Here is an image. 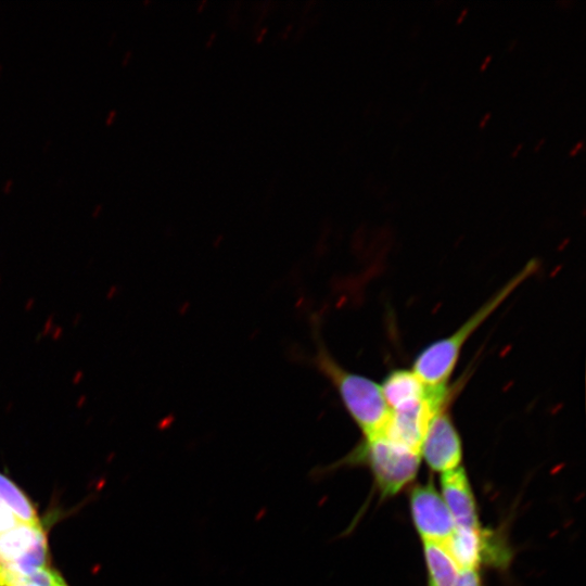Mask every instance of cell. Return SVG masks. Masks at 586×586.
Returning <instances> with one entry per match:
<instances>
[{
  "mask_svg": "<svg viewBox=\"0 0 586 586\" xmlns=\"http://www.w3.org/2000/svg\"><path fill=\"white\" fill-rule=\"evenodd\" d=\"M538 268L539 262L531 259L453 334L423 348L415 358L411 370L428 386H446L458 362L461 348L468 339Z\"/></svg>",
  "mask_w": 586,
  "mask_h": 586,
  "instance_id": "1",
  "label": "cell"
},
{
  "mask_svg": "<svg viewBox=\"0 0 586 586\" xmlns=\"http://www.w3.org/2000/svg\"><path fill=\"white\" fill-rule=\"evenodd\" d=\"M314 364L335 387L344 408L364 437L383 433L391 410L383 397L381 385L343 368L321 343L317 346Z\"/></svg>",
  "mask_w": 586,
  "mask_h": 586,
  "instance_id": "2",
  "label": "cell"
},
{
  "mask_svg": "<svg viewBox=\"0 0 586 586\" xmlns=\"http://www.w3.org/2000/svg\"><path fill=\"white\" fill-rule=\"evenodd\" d=\"M345 460L367 463L382 496H392L416 477L421 457L381 433L365 438Z\"/></svg>",
  "mask_w": 586,
  "mask_h": 586,
  "instance_id": "3",
  "label": "cell"
},
{
  "mask_svg": "<svg viewBox=\"0 0 586 586\" xmlns=\"http://www.w3.org/2000/svg\"><path fill=\"white\" fill-rule=\"evenodd\" d=\"M47 535L40 524L18 523L0 534V564L30 574L49 568Z\"/></svg>",
  "mask_w": 586,
  "mask_h": 586,
  "instance_id": "4",
  "label": "cell"
},
{
  "mask_svg": "<svg viewBox=\"0 0 586 586\" xmlns=\"http://www.w3.org/2000/svg\"><path fill=\"white\" fill-rule=\"evenodd\" d=\"M420 457L432 470L441 473L460 466L461 440L446 408L436 412L428 422L420 446Z\"/></svg>",
  "mask_w": 586,
  "mask_h": 586,
  "instance_id": "5",
  "label": "cell"
},
{
  "mask_svg": "<svg viewBox=\"0 0 586 586\" xmlns=\"http://www.w3.org/2000/svg\"><path fill=\"white\" fill-rule=\"evenodd\" d=\"M410 510L413 524L423 542L444 545L456 528L442 496L432 483L412 489Z\"/></svg>",
  "mask_w": 586,
  "mask_h": 586,
  "instance_id": "6",
  "label": "cell"
},
{
  "mask_svg": "<svg viewBox=\"0 0 586 586\" xmlns=\"http://www.w3.org/2000/svg\"><path fill=\"white\" fill-rule=\"evenodd\" d=\"M442 498L456 527L479 528L474 496L463 468L442 473Z\"/></svg>",
  "mask_w": 586,
  "mask_h": 586,
  "instance_id": "7",
  "label": "cell"
},
{
  "mask_svg": "<svg viewBox=\"0 0 586 586\" xmlns=\"http://www.w3.org/2000/svg\"><path fill=\"white\" fill-rule=\"evenodd\" d=\"M385 403L391 411L412 409L424 403L429 386L408 369L390 372L380 384Z\"/></svg>",
  "mask_w": 586,
  "mask_h": 586,
  "instance_id": "8",
  "label": "cell"
},
{
  "mask_svg": "<svg viewBox=\"0 0 586 586\" xmlns=\"http://www.w3.org/2000/svg\"><path fill=\"white\" fill-rule=\"evenodd\" d=\"M444 547L459 570H477L483 560V531L456 527Z\"/></svg>",
  "mask_w": 586,
  "mask_h": 586,
  "instance_id": "9",
  "label": "cell"
},
{
  "mask_svg": "<svg viewBox=\"0 0 586 586\" xmlns=\"http://www.w3.org/2000/svg\"><path fill=\"white\" fill-rule=\"evenodd\" d=\"M429 586H454L459 569L442 544L423 542Z\"/></svg>",
  "mask_w": 586,
  "mask_h": 586,
  "instance_id": "10",
  "label": "cell"
},
{
  "mask_svg": "<svg viewBox=\"0 0 586 586\" xmlns=\"http://www.w3.org/2000/svg\"><path fill=\"white\" fill-rule=\"evenodd\" d=\"M0 504L9 509L20 523L40 524L37 511L29 498L2 473H0Z\"/></svg>",
  "mask_w": 586,
  "mask_h": 586,
  "instance_id": "11",
  "label": "cell"
},
{
  "mask_svg": "<svg viewBox=\"0 0 586 586\" xmlns=\"http://www.w3.org/2000/svg\"><path fill=\"white\" fill-rule=\"evenodd\" d=\"M62 576L50 568L30 574H22L0 564V586H61Z\"/></svg>",
  "mask_w": 586,
  "mask_h": 586,
  "instance_id": "12",
  "label": "cell"
},
{
  "mask_svg": "<svg viewBox=\"0 0 586 586\" xmlns=\"http://www.w3.org/2000/svg\"><path fill=\"white\" fill-rule=\"evenodd\" d=\"M454 586H482L477 570H460Z\"/></svg>",
  "mask_w": 586,
  "mask_h": 586,
  "instance_id": "13",
  "label": "cell"
},
{
  "mask_svg": "<svg viewBox=\"0 0 586 586\" xmlns=\"http://www.w3.org/2000/svg\"><path fill=\"white\" fill-rule=\"evenodd\" d=\"M18 523L20 522L12 514V512L9 509H7L2 504H0V534L14 527Z\"/></svg>",
  "mask_w": 586,
  "mask_h": 586,
  "instance_id": "14",
  "label": "cell"
},
{
  "mask_svg": "<svg viewBox=\"0 0 586 586\" xmlns=\"http://www.w3.org/2000/svg\"><path fill=\"white\" fill-rule=\"evenodd\" d=\"M117 116H118V111H117L116 109H111V110L106 113V115H105V117H104V125H105L106 127L112 126V125L115 123Z\"/></svg>",
  "mask_w": 586,
  "mask_h": 586,
  "instance_id": "15",
  "label": "cell"
},
{
  "mask_svg": "<svg viewBox=\"0 0 586 586\" xmlns=\"http://www.w3.org/2000/svg\"><path fill=\"white\" fill-rule=\"evenodd\" d=\"M14 179L13 178H8L5 179L3 182H2V186H1V192L4 194V195H9L13 192V189H14Z\"/></svg>",
  "mask_w": 586,
  "mask_h": 586,
  "instance_id": "16",
  "label": "cell"
},
{
  "mask_svg": "<svg viewBox=\"0 0 586 586\" xmlns=\"http://www.w3.org/2000/svg\"><path fill=\"white\" fill-rule=\"evenodd\" d=\"M131 56H132L131 50L125 51L120 60V65L124 67L127 66L131 60Z\"/></svg>",
  "mask_w": 586,
  "mask_h": 586,
  "instance_id": "17",
  "label": "cell"
},
{
  "mask_svg": "<svg viewBox=\"0 0 586 586\" xmlns=\"http://www.w3.org/2000/svg\"><path fill=\"white\" fill-rule=\"evenodd\" d=\"M117 39H118V33L114 30L109 35L106 44L111 47L117 41Z\"/></svg>",
  "mask_w": 586,
  "mask_h": 586,
  "instance_id": "18",
  "label": "cell"
},
{
  "mask_svg": "<svg viewBox=\"0 0 586 586\" xmlns=\"http://www.w3.org/2000/svg\"><path fill=\"white\" fill-rule=\"evenodd\" d=\"M52 146V140L50 138L46 139L44 142L42 143V153H47L48 151H50Z\"/></svg>",
  "mask_w": 586,
  "mask_h": 586,
  "instance_id": "19",
  "label": "cell"
},
{
  "mask_svg": "<svg viewBox=\"0 0 586 586\" xmlns=\"http://www.w3.org/2000/svg\"><path fill=\"white\" fill-rule=\"evenodd\" d=\"M103 211V204L102 203H98L93 206V209H92V215L94 217L99 216Z\"/></svg>",
  "mask_w": 586,
  "mask_h": 586,
  "instance_id": "20",
  "label": "cell"
},
{
  "mask_svg": "<svg viewBox=\"0 0 586 586\" xmlns=\"http://www.w3.org/2000/svg\"><path fill=\"white\" fill-rule=\"evenodd\" d=\"M583 148V142H578L573 150L570 151V155L573 156Z\"/></svg>",
  "mask_w": 586,
  "mask_h": 586,
  "instance_id": "21",
  "label": "cell"
},
{
  "mask_svg": "<svg viewBox=\"0 0 586 586\" xmlns=\"http://www.w3.org/2000/svg\"><path fill=\"white\" fill-rule=\"evenodd\" d=\"M491 60H492V55L486 56L483 64L481 65V71H484L486 68Z\"/></svg>",
  "mask_w": 586,
  "mask_h": 586,
  "instance_id": "22",
  "label": "cell"
},
{
  "mask_svg": "<svg viewBox=\"0 0 586 586\" xmlns=\"http://www.w3.org/2000/svg\"><path fill=\"white\" fill-rule=\"evenodd\" d=\"M488 118H491V113L485 114L484 118L480 123V127H484L485 124L487 123Z\"/></svg>",
  "mask_w": 586,
  "mask_h": 586,
  "instance_id": "23",
  "label": "cell"
},
{
  "mask_svg": "<svg viewBox=\"0 0 586 586\" xmlns=\"http://www.w3.org/2000/svg\"><path fill=\"white\" fill-rule=\"evenodd\" d=\"M467 13H468V9L462 10V12H461L459 18L457 20V23H458V24L462 22V20L464 18V16H466Z\"/></svg>",
  "mask_w": 586,
  "mask_h": 586,
  "instance_id": "24",
  "label": "cell"
},
{
  "mask_svg": "<svg viewBox=\"0 0 586 586\" xmlns=\"http://www.w3.org/2000/svg\"><path fill=\"white\" fill-rule=\"evenodd\" d=\"M63 184H64V179H63V178H59V179L56 180L55 186L59 188V187H61V186H63Z\"/></svg>",
  "mask_w": 586,
  "mask_h": 586,
  "instance_id": "25",
  "label": "cell"
},
{
  "mask_svg": "<svg viewBox=\"0 0 586 586\" xmlns=\"http://www.w3.org/2000/svg\"><path fill=\"white\" fill-rule=\"evenodd\" d=\"M522 145H518V149L514 150V152L512 153V156L515 157V155L519 153V151L521 150Z\"/></svg>",
  "mask_w": 586,
  "mask_h": 586,
  "instance_id": "26",
  "label": "cell"
},
{
  "mask_svg": "<svg viewBox=\"0 0 586 586\" xmlns=\"http://www.w3.org/2000/svg\"><path fill=\"white\" fill-rule=\"evenodd\" d=\"M3 72H4V66H3V64L0 62V78H1V76H2V74H3Z\"/></svg>",
  "mask_w": 586,
  "mask_h": 586,
  "instance_id": "27",
  "label": "cell"
},
{
  "mask_svg": "<svg viewBox=\"0 0 586 586\" xmlns=\"http://www.w3.org/2000/svg\"><path fill=\"white\" fill-rule=\"evenodd\" d=\"M544 142H545V140H544V139H543V140H540V141H539V143L537 144V146H536V149H535V150L537 151V150L539 149V146H540V145H542V144H543Z\"/></svg>",
  "mask_w": 586,
  "mask_h": 586,
  "instance_id": "28",
  "label": "cell"
},
{
  "mask_svg": "<svg viewBox=\"0 0 586 586\" xmlns=\"http://www.w3.org/2000/svg\"><path fill=\"white\" fill-rule=\"evenodd\" d=\"M61 586H67V584L65 583V581L61 584Z\"/></svg>",
  "mask_w": 586,
  "mask_h": 586,
  "instance_id": "29",
  "label": "cell"
}]
</instances>
